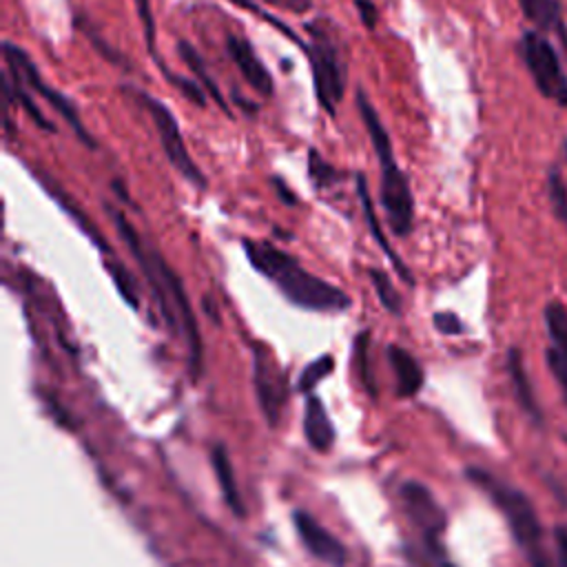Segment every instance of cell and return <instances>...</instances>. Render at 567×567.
<instances>
[{"label":"cell","instance_id":"26","mask_svg":"<svg viewBox=\"0 0 567 567\" xmlns=\"http://www.w3.org/2000/svg\"><path fill=\"white\" fill-rule=\"evenodd\" d=\"M228 2H233V4H237V7H241V9H246V11H252V13H257L261 20H266L270 27H275L277 31H281L290 42H295L297 47H301L303 51L308 49V42H303L301 38H297V33L286 24V22H281V20H277L272 13H268L266 9H261L255 0H228Z\"/></svg>","mask_w":567,"mask_h":567},{"label":"cell","instance_id":"1","mask_svg":"<svg viewBox=\"0 0 567 567\" xmlns=\"http://www.w3.org/2000/svg\"><path fill=\"white\" fill-rule=\"evenodd\" d=\"M241 246L250 266L261 272L290 303L319 312L346 310L350 306V297L341 288L308 272L292 255L279 250L270 241L244 239Z\"/></svg>","mask_w":567,"mask_h":567},{"label":"cell","instance_id":"33","mask_svg":"<svg viewBox=\"0 0 567 567\" xmlns=\"http://www.w3.org/2000/svg\"><path fill=\"white\" fill-rule=\"evenodd\" d=\"M264 2L277 4L286 11H292V13H306L312 7V0H264Z\"/></svg>","mask_w":567,"mask_h":567},{"label":"cell","instance_id":"36","mask_svg":"<svg viewBox=\"0 0 567 567\" xmlns=\"http://www.w3.org/2000/svg\"><path fill=\"white\" fill-rule=\"evenodd\" d=\"M565 153H567V144H565Z\"/></svg>","mask_w":567,"mask_h":567},{"label":"cell","instance_id":"3","mask_svg":"<svg viewBox=\"0 0 567 567\" xmlns=\"http://www.w3.org/2000/svg\"><path fill=\"white\" fill-rule=\"evenodd\" d=\"M465 476L476 487H481L492 498V503L498 507V512L505 516L507 527H509L516 545L525 554L527 563L532 567H549V558L543 547V527H540V520L536 516L532 501L520 489L498 481L483 467L470 465L465 470Z\"/></svg>","mask_w":567,"mask_h":567},{"label":"cell","instance_id":"14","mask_svg":"<svg viewBox=\"0 0 567 567\" xmlns=\"http://www.w3.org/2000/svg\"><path fill=\"white\" fill-rule=\"evenodd\" d=\"M303 436L315 452L332 450L337 439V430L328 416L323 401L312 392L306 396L303 405Z\"/></svg>","mask_w":567,"mask_h":567},{"label":"cell","instance_id":"15","mask_svg":"<svg viewBox=\"0 0 567 567\" xmlns=\"http://www.w3.org/2000/svg\"><path fill=\"white\" fill-rule=\"evenodd\" d=\"M388 361L396 377V394L401 399L416 396L425 383V374H423V368L419 365V361L396 343L388 346Z\"/></svg>","mask_w":567,"mask_h":567},{"label":"cell","instance_id":"21","mask_svg":"<svg viewBox=\"0 0 567 567\" xmlns=\"http://www.w3.org/2000/svg\"><path fill=\"white\" fill-rule=\"evenodd\" d=\"M75 24H78V29L86 35V40L93 44V49H95L106 62H111V64H115V66H122V69H128V66H131L128 60H126V55L120 53L117 49H113V47L91 27V22H86L84 18H78Z\"/></svg>","mask_w":567,"mask_h":567},{"label":"cell","instance_id":"34","mask_svg":"<svg viewBox=\"0 0 567 567\" xmlns=\"http://www.w3.org/2000/svg\"><path fill=\"white\" fill-rule=\"evenodd\" d=\"M272 186L277 188V195L281 197L284 204H288V206H295V204H297V197H295V193L288 188L286 182H281L279 177H272Z\"/></svg>","mask_w":567,"mask_h":567},{"label":"cell","instance_id":"20","mask_svg":"<svg viewBox=\"0 0 567 567\" xmlns=\"http://www.w3.org/2000/svg\"><path fill=\"white\" fill-rule=\"evenodd\" d=\"M523 16L538 29H558L560 20V2L558 0H518Z\"/></svg>","mask_w":567,"mask_h":567},{"label":"cell","instance_id":"31","mask_svg":"<svg viewBox=\"0 0 567 567\" xmlns=\"http://www.w3.org/2000/svg\"><path fill=\"white\" fill-rule=\"evenodd\" d=\"M354 7L361 16V22L365 29H374L377 27V7L372 4V0H354Z\"/></svg>","mask_w":567,"mask_h":567},{"label":"cell","instance_id":"37","mask_svg":"<svg viewBox=\"0 0 567 567\" xmlns=\"http://www.w3.org/2000/svg\"><path fill=\"white\" fill-rule=\"evenodd\" d=\"M565 401H567V399H565Z\"/></svg>","mask_w":567,"mask_h":567},{"label":"cell","instance_id":"35","mask_svg":"<svg viewBox=\"0 0 567 567\" xmlns=\"http://www.w3.org/2000/svg\"><path fill=\"white\" fill-rule=\"evenodd\" d=\"M443 567H454V565H450V563H445V565H443Z\"/></svg>","mask_w":567,"mask_h":567},{"label":"cell","instance_id":"4","mask_svg":"<svg viewBox=\"0 0 567 567\" xmlns=\"http://www.w3.org/2000/svg\"><path fill=\"white\" fill-rule=\"evenodd\" d=\"M306 29L310 33L306 55L312 71L315 93L321 109L330 117H334L337 104L341 102L343 89H346V66H343L341 44L326 22L317 20V22H310Z\"/></svg>","mask_w":567,"mask_h":567},{"label":"cell","instance_id":"10","mask_svg":"<svg viewBox=\"0 0 567 567\" xmlns=\"http://www.w3.org/2000/svg\"><path fill=\"white\" fill-rule=\"evenodd\" d=\"M155 261H157V268L162 272V279L166 284V290L171 295V299L175 301L177 306V315H179V321H182V332H184V339H186V346H188V365H190V377L197 379L199 377V370H202V334H199V328H197V319H195V312L190 308V301L186 297V290L182 286V279L173 272V268L162 259V255L155 250Z\"/></svg>","mask_w":567,"mask_h":567},{"label":"cell","instance_id":"8","mask_svg":"<svg viewBox=\"0 0 567 567\" xmlns=\"http://www.w3.org/2000/svg\"><path fill=\"white\" fill-rule=\"evenodd\" d=\"M250 357H252V383H255L259 408L268 425L275 427L281 419V410L288 399L286 372L279 368L268 343L257 341L250 348Z\"/></svg>","mask_w":567,"mask_h":567},{"label":"cell","instance_id":"30","mask_svg":"<svg viewBox=\"0 0 567 567\" xmlns=\"http://www.w3.org/2000/svg\"><path fill=\"white\" fill-rule=\"evenodd\" d=\"M365 341H368V332H361L357 337V361H359V374H361V381L363 385L368 388V392L374 396L377 390H374V383H370V374H368V359H365Z\"/></svg>","mask_w":567,"mask_h":567},{"label":"cell","instance_id":"27","mask_svg":"<svg viewBox=\"0 0 567 567\" xmlns=\"http://www.w3.org/2000/svg\"><path fill=\"white\" fill-rule=\"evenodd\" d=\"M308 171H310L312 182H315L319 188H326L328 184L337 182V171H334V166H330L317 151H310V153H308Z\"/></svg>","mask_w":567,"mask_h":567},{"label":"cell","instance_id":"18","mask_svg":"<svg viewBox=\"0 0 567 567\" xmlns=\"http://www.w3.org/2000/svg\"><path fill=\"white\" fill-rule=\"evenodd\" d=\"M505 368H507V374L512 379V388H514V394L518 399V405L529 414V419H534L538 423L540 421V408L534 399V392H532V385H529V379H527V372H525L523 357H520L518 348L507 350Z\"/></svg>","mask_w":567,"mask_h":567},{"label":"cell","instance_id":"11","mask_svg":"<svg viewBox=\"0 0 567 567\" xmlns=\"http://www.w3.org/2000/svg\"><path fill=\"white\" fill-rule=\"evenodd\" d=\"M292 523L297 529V536L301 538L303 547L321 563L330 567H343L348 563V549L343 543L330 534L317 518H312L308 512L297 509L292 512Z\"/></svg>","mask_w":567,"mask_h":567},{"label":"cell","instance_id":"5","mask_svg":"<svg viewBox=\"0 0 567 567\" xmlns=\"http://www.w3.org/2000/svg\"><path fill=\"white\" fill-rule=\"evenodd\" d=\"M2 55H4V62H7V71H9L11 75H16L18 80H22L24 86H27L31 93H38L42 100H47V104L64 117V122L73 128L75 137H78L84 146L95 148V142H93L91 133L84 128L82 117H80L78 109L73 106V102H71L64 93H60L55 86H51V84L44 82V78L40 75V71H38V66L33 64V60L29 58V53H27L24 49H20L18 44H13V42H4V44H2Z\"/></svg>","mask_w":567,"mask_h":567},{"label":"cell","instance_id":"32","mask_svg":"<svg viewBox=\"0 0 567 567\" xmlns=\"http://www.w3.org/2000/svg\"><path fill=\"white\" fill-rule=\"evenodd\" d=\"M554 540L558 549V567H567V527H556Z\"/></svg>","mask_w":567,"mask_h":567},{"label":"cell","instance_id":"16","mask_svg":"<svg viewBox=\"0 0 567 567\" xmlns=\"http://www.w3.org/2000/svg\"><path fill=\"white\" fill-rule=\"evenodd\" d=\"M357 195H359V202H361V208H363V217L368 221V228L374 237V241L381 246V250L385 252V257L392 261L396 275L408 281V284H414V277L410 272V268L401 261V257L396 255V250L390 246V241L385 239L383 230H381V224L377 219V213H374V206H372V197H370V190H368V184H365V177L363 175H357Z\"/></svg>","mask_w":567,"mask_h":567},{"label":"cell","instance_id":"17","mask_svg":"<svg viewBox=\"0 0 567 567\" xmlns=\"http://www.w3.org/2000/svg\"><path fill=\"white\" fill-rule=\"evenodd\" d=\"M210 465L215 470V476H217V483H219V489H221V496H224L226 505L230 507V512L237 518H244L246 516V507H244L241 494L237 489L235 470H233V463H230V456H228V450H226L224 443H215L213 445V450H210Z\"/></svg>","mask_w":567,"mask_h":567},{"label":"cell","instance_id":"24","mask_svg":"<svg viewBox=\"0 0 567 567\" xmlns=\"http://www.w3.org/2000/svg\"><path fill=\"white\" fill-rule=\"evenodd\" d=\"M133 4H135V11H137V16H140L142 29H144V40H146L148 53H151V58L155 60V64L162 66V71H164L166 66H164V62L157 58V49H155L157 27H155V18H153V11H151V0H133Z\"/></svg>","mask_w":567,"mask_h":567},{"label":"cell","instance_id":"19","mask_svg":"<svg viewBox=\"0 0 567 567\" xmlns=\"http://www.w3.org/2000/svg\"><path fill=\"white\" fill-rule=\"evenodd\" d=\"M177 51H179L182 60L186 62V66H188V69L193 71V75L197 78V82L204 86V91L215 100V104H217L226 115H230V106H228V102H226V97H224L219 84L215 82V78L208 73V69H206L202 55L197 53V49H195L190 42L179 40V42H177Z\"/></svg>","mask_w":567,"mask_h":567},{"label":"cell","instance_id":"25","mask_svg":"<svg viewBox=\"0 0 567 567\" xmlns=\"http://www.w3.org/2000/svg\"><path fill=\"white\" fill-rule=\"evenodd\" d=\"M547 195H549V204H551V210H554L556 219L567 228V188H565L563 177H560L558 171H549Z\"/></svg>","mask_w":567,"mask_h":567},{"label":"cell","instance_id":"23","mask_svg":"<svg viewBox=\"0 0 567 567\" xmlns=\"http://www.w3.org/2000/svg\"><path fill=\"white\" fill-rule=\"evenodd\" d=\"M332 370H334V359H332L330 354H323V357L310 361V363L301 370L299 381H297V388H299L301 392L310 394L312 388H315L321 379H326L328 374H332Z\"/></svg>","mask_w":567,"mask_h":567},{"label":"cell","instance_id":"22","mask_svg":"<svg viewBox=\"0 0 567 567\" xmlns=\"http://www.w3.org/2000/svg\"><path fill=\"white\" fill-rule=\"evenodd\" d=\"M368 275H370V281H372V286H374V290H377V297H379V301L383 303V308H385L388 312H392V315H401L403 301H401L396 288L392 286L390 277H388L383 270H377V268L370 270Z\"/></svg>","mask_w":567,"mask_h":567},{"label":"cell","instance_id":"28","mask_svg":"<svg viewBox=\"0 0 567 567\" xmlns=\"http://www.w3.org/2000/svg\"><path fill=\"white\" fill-rule=\"evenodd\" d=\"M106 268H109V272H111V277H113V281H115V286L120 290V295L128 301L131 308H137V295H135V286H133V279L128 277V272L122 266L113 264V261H109Z\"/></svg>","mask_w":567,"mask_h":567},{"label":"cell","instance_id":"6","mask_svg":"<svg viewBox=\"0 0 567 567\" xmlns=\"http://www.w3.org/2000/svg\"><path fill=\"white\" fill-rule=\"evenodd\" d=\"M135 100L148 111L153 124H155V131L159 135V142H162V148L171 162V166L193 186L197 188H206L208 186V179L206 175L202 173V168L195 164V159L190 157L186 144H184V135L179 131V122L177 117L173 115V111L159 102L157 97L148 95V93H142V91H135Z\"/></svg>","mask_w":567,"mask_h":567},{"label":"cell","instance_id":"7","mask_svg":"<svg viewBox=\"0 0 567 567\" xmlns=\"http://www.w3.org/2000/svg\"><path fill=\"white\" fill-rule=\"evenodd\" d=\"M520 58L538 89L547 100L567 106V75L560 69L558 51L543 31H525L520 38Z\"/></svg>","mask_w":567,"mask_h":567},{"label":"cell","instance_id":"2","mask_svg":"<svg viewBox=\"0 0 567 567\" xmlns=\"http://www.w3.org/2000/svg\"><path fill=\"white\" fill-rule=\"evenodd\" d=\"M357 106H359L363 126L368 131L372 151L379 159V168H381L379 197H381V206L385 210L390 230L396 237H405L412 233V226H414V197H412L410 179L399 168L390 133L383 126L377 109L372 106V102L368 100V95L363 91L357 93Z\"/></svg>","mask_w":567,"mask_h":567},{"label":"cell","instance_id":"9","mask_svg":"<svg viewBox=\"0 0 567 567\" xmlns=\"http://www.w3.org/2000/svg\"><path fill=\"white\" fill-rule=\"evenodd\" d=\"M399 494L403 498L408 516L423 532L425 543L434 551H439V536L443 534V529L447 525V516H445V509L441 507V503L434 498L430 487L419 481H405L401 485Z\"/></svg>","mask_w":567,"mask_h":567},{"label":"cell","instance_id":"12","mask_svg":"<svg viewBox=\"0 0 567 567\" xmlns=\"http://www.w3.org/2000/svg\"><path fill=\"white\" fill-rule=\"evenodd\" d=\"M545 326L549 334L547 363L556 381L567 390V308L560 301L545 306Z\"/></svg>","mask_w":567,"mask_h":567},{"label":"cell","instance_id":"29","mask_svg":"<svg viewBox=\"0 0 567 567\" xmlns=\"http://www.w3.org/2000/svg\"><path fill=\"white\" fill-rule=\"evenodd\" d=\"M432 321H434V328L443 334H461L465 330L463 321L454 312H436Z\"/></svg>","mask_w":567,"mask_h":567},{"label":"cell","instance_id":"13","mask_svg":"<svg viewBox=\"0 0 567 567\" xmlns=\"http://www.w3.org/2000/svg\"><path fill=\"white\" fill-rule=\"evenodd\" d=\"M226 49L230 60L237 64V69L241 71L244 80L259 93V95H270L272 93V75L266 69V64L259 60V55L255 53V49L250 47L248 40L239 38V35H228L226 38Z\"/></svg>","mask_w":567,"mask_h":567}]
</instances>
